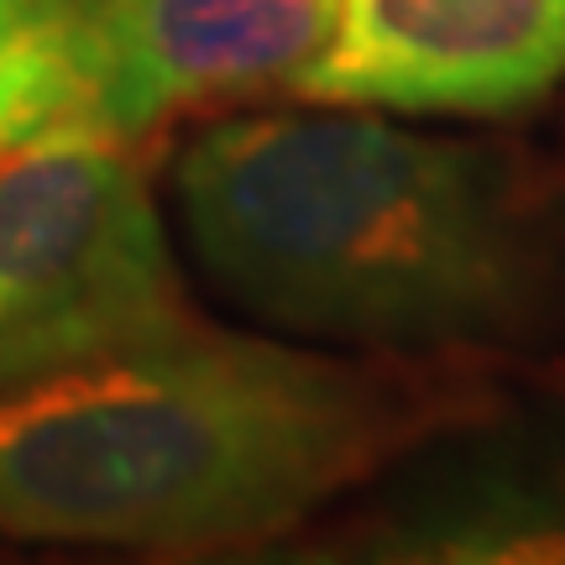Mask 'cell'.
Listing matches in <instances>:
<instances>
[{
  "label": "cell",
  "mask_w": 565,
  "mask_h": 565,
  "mask_svg": "<svg viewBox=\"0 0 565 565\" xmlns=\"http://www.w3.org/2000/svg\"><path fill=\"white\" fill-rule=\"evenodd\" d=\"M492 366L236 335L210 320L0 377V545H288L408 445L498 398Z\"/></svg>",
  "instance_id": "1"
},
{
  "label": "cell",
  "mask_w": 565,
  "mask_h": 565,
  "mask_svg": "<svg viewBox=\"0 0 565 565\" xmlns=\"http://www.w3.org/2000/svg\"><path fill=\"white\" fill-rule=\"evenodd\" d=\"M173 194L204 278L303 345L498 366L565 341V189L508 147L257 110L183 141Z\"/></svg>",
  "instance_id": "2"
},
{
  "label": "cell",
  "mask_w": 565,
  "mask_h": 565,
  "mask_svg": "<svg viewBox=\"0 0 565 565\" xmlns=\"http://www.w3.org/2000/svg\"><path fill=\"white\" fill-rule=\"evenodd\" d=\"M194 315L137 147L63 137L0 158V377Z\"/></svg>",
  "instance_id": "3"
},
{
  "label": "cell",
  "mask_w": 565,
  "mask_h": 565,
  "mask_svg": "<svg viewBox=\"0 0 565 565\" xmlns=\"http://www.w3.org/2000/svg\"><path fill=\"white\" fill-rule=\"evenodd\" d=\"M294 545L288 561L565 565V398H492L424 435Z\"/></svg>",
  "instance_id": "4"
},
{
  "label": "cell",
  "mask_w": 565,
  "mask_h": 565,
  "mask_svg": "<svg viewBox=\"0 0 565 565\" xmlns=\"http://www.w3.org/2000/svg\"><path fill=\"white\" fill-rule=\"evenodd\" d=\"M565 84V0H335L294 105L519 121Z\"/></svg>",
  "instance_id": "5"
},
{
  "label": "cell",
  "mask_w": 565,
  "mask_h": 565,
  "mask_svg": "<svg viewBox=\"0 0 565 565\" xmlns=\"http://www.w3.org/2000/svg\"><path fill=\"white\" fill-rule=\"evenodd\" d=\"M330 32L335 0H110L105 137L141 147L179 116L282 95Z\"/></svg>",
  "instance_id": "6"
},
{
  "label": "cell",
  "mask_w": 565,
  "mask_h": 565,
  "mask_svg": "<svg viewBox=\"0 0 565 565\" xmlns=\"http://www.w3.org/2000/svg\"><path fill=\"white\" fill-rule=\"evenodd\" d=\"M110 0H0V158L105 137Z\"/></svg>",
  "instance_id": "7"
}]
</instances>
